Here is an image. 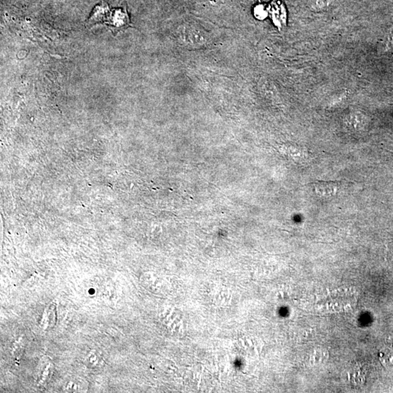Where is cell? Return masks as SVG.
I'll use <instances>...</instances> for the list:
<instances>
[{
  "instance_id": "obj_6",
  "label": "cell",
  "mask_w": 393,
  "mask_h": 393,
  "mask_svg": "<svg viewBox=\"0 0 393 393\" xmlns=\"http://www.w3.org/2000/svg\"><path fill=\"white\" fill-rule=\"evenodd\" d=\"M330 0H313L312 5L314 8H317V9H323L325 7L328 6L329 4Z\"/></svg>"
},
{
  "instance_id": "obj_5",
  "label": "cell",
  "mask_w": 393,
  "mask_h": 393,
  "mask_svg": "<svg viewBox=\"0 0 393 393\" xmlns=\"http://www.w3.org/2000/svg\"><path fill=\"white\" fill-rule=\"evenodd\" d=\"M86 360H87V362H88V364L92 361V360H94V361L91 362L90 367H96V366L99 365L101 362V357L99 355H98L97 352L93 351V352H90V355L87 356Z\"/></svg>"
},
{
  "instance_id": "obj_2",
  "label": "cell",
  "mask_w": 393,
  "mask_h": 393,
  "mask_svg": "<svg viewBox=\"0 0 393 393\" xmlns=\"http://www.w3.org/2000/svg\"><path fill=\"white\" fill-rule=\"evenodd\" d=\"M281 151L290 160L301 164L308 163L311 156L308 149L297 145H285L281 148Z\"/></svg>"
},
{
  "instance_id": "obj_1",
  "label": "cell",
  "mask_w": 393,
  "mask_h": 393,
  "mask_svg": "<svg viewBox=\"0 0 393 393\" xmlns=\"http://www.w3.org/2000/svg\"><path fill=\"white\" fill-rule=\"evenodd\" d=\"M313 191L319 198L328 200L338 196L340 192V185L337 182H319L314 184Z\"/></svg>"
},
{
  "instance_id": "obj_4",
  "label": "cell",
  "mask_w": 393,
  "mask_h": 393,
  "mask_svg": "<svg viewBox=\"0 0 393 393\" xmlns=\"http://www.w3.org/2000/svg\"><path fill=\"white\" fill-rule=\"evenodd\" d=\"M392 48H393V28L390 31L388 32L386 36L384 37L381 50H382L383 53H385V52L389 51Z\"/></svg>"
},
{
  "instance_id": "obj_3",
  "label": "cell",
  "mask_w": 393,
  "mask_h": 393,
  "mask_svg": "<svg viewBox=\"0 0 393 393\" xmlns=\"http://www.w3.org/2000/svg\"><path fill=\"white\" fill-rule=\"evenodd\" d=\"M367 119L361 112L354 111L348 113L344 119L346 128L349 131L360 132L365 127Z\"/></svg>"
}]
</instances>
